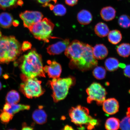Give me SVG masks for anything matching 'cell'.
<instances>
[{
	"label": "cell",
	"instance_id": "cell-5",
	"mask_svg": "<svg viewBox=\"0 0 130 130\" xmlns=\"http://www.w3.org/2000/svg\"><path fill=\"white\" fill-rule=\"evenodd\" d=\"M50 83L53 90V100L57 102L66 98L70 88L74 83V81L71 77L63 78L59 77L53 79Z\"/></svg>",
	"mask_w": 130,
	"mask_h": 130
},
{
	"label": "cell",
	"instance_id": "cell-26",
	"mask_svg": "<svg viewBox=\"0 0 130 130\" xmlns=\"http://www.w3.org/2000/svg\"><path fill=\"white\" fill-rule=\"evenodd\" d=\"M94 77L98 79H102L105 77L106 71L104 68L102 66L96 67L93 71Z\"/></svg>",
	"mask_w": 130,
	"mask_h": 130
},
{
	"label": "cell",
	"instance_id": "cell-10",
	"mask_svg": "<svg viewBox=\"0 0 130 130\" xmlns=\"http://www.w3.org/2000/svg\"><path fill=\"white\" fill-rule=\"evenodd\" d=\"M48 65L43 67L44 72L52 78H59L61 75L62 69L60 64L56 61H47Z\"/></svg>",
	"mask_w": 130,
	"mask_h": 130
},
{
	"label": "cell",
	"instance_id": "cell-32",
	"mask_svg": "<svg viewBox=\"0 0 130 130\" xmlns=\"http://www.w3.org/2000/svg\"><path fill=\"white\" fill-rule=\"evenodd\" d=\"M32 47L31 44L30 42L27 41L23 42L21 46L22 51L25 52L31 48Z\"/></svg>",
	"mask_w": 130,
	"mask_h": 130
},
{
	"label": "cell",
	"instance_id": "cell-3",
	"mask_svg": "<svg viewBox=\"0 0 130 130\" xmlns=\"http://www.w3.org/2000/svg\"><path fill=\"white\" fill-rule=\"evenodd\" d=\"M22 51L20 44L15 37H2L0 40V64H8L15 60Z\"/></svg>",
	"mask_w": 130,
	"mask_h": 130
},
{
	"label": "cell",
	"instance_id": "cell-27",
	"mask_svg": "<svg viewBox=\"0 0 130 130\" xmlns=\"http://www.w3.org/2000/svg\"><path fill=\"white\" fill-rule=\"evenodd\" d=\"M118 23L122 28H129L130 27V17L126 14L121 15L118 19Z\"/></svg>",
	"mask_w": 130,
	"mask_h": 130
},
{
	"label": "cell",
	"instance_id": "cell-18",
	"mask_svg": "<svg viewBox=\"0 0 130 130\" xmlns=\"http://www.w3.org/2000/svg\"><path fill=\"white\" fill-rule=\"evenodd\" d=\"M94 31L97 36L104 37L107 36L109 32V29L107 24L103 22H100L95 25Z\"/></svg>",
	"mask_w": 130,
	"mask_h": 130
},
{
	"label": "cell",
	"instance_id": "cell-25",
	"mask_svg": "<svg viewBox=\"0 0 130 130\" xmlns=\"http://www.w3.org/2000/svg\"><path fill=\"white\" fill-rule=\"evenodd\" d=\"M120 128L123 130H130V108H128L126 116L120 122Z\"/></svg>",
	"mask_w": 130,
	"mask_h": 130
},
{
	"label": "cell",
	"instance_id": "cell-9",
	"mask_svg": "<svg viewBox=\"0 0 130 130\" xmlns=\"http://www.w3.org/2000/svg\"><path fill=\"white\" fill-rule=\"evenodd\" d=\"M19 16L23 22L24 26L29 29L43 17L41 12L35 11H26L21 13Z\"/></svg>",
	"mask_w": 130,
	"mask_h": 130
},
{
	"label": "cell",
	"instance_id": "cell-35",
	"mask_svg": "<svg viewBox=\"0 0 130 130\" xmlns=\"http://www.w3.org/2000/svg\"><path fill=\"white\" fill-rule=\"evenodd\" d=\"M33 128L30 126H24L23 127L22 130H32Z\"/></svg>",
	"mask_w": 130,
	"mask_h": 130
},
{
	"label": "cell",
	"instance_id": "cell-29",
	"mask_svg": "<svg viewBox=\"0 0 130 130\" xmlns=\"http://www.w3.org/2000/svg\"><path fill=\"white\" fill-rule=\"evenodd\" d=\"M54 13L56 16H62L66 13V7L63 5L58 4L54 6L52 9Z\"/></svg>",
	"mask_w": 130,
	"mask_h": 130
},
{
	"label": "cell",
	"instance_id": "cell-12",
	"mask_svg": "<svg viewBox=\"0 0 130 130\" xmlns=\"http://www.w3.org/2000/svg\"><path fill=\"white\" fill-rule=\"evenodd\" d=\"M102 105L104 111L108 115H114L118 111L119 104L118 101L115 98L105 100Z\"/></svg>",
	"mask_w": 130,
	"mask_h": 130
},
{
	"label": "cell",
	"instance_id": "cell-38",
	"mask_svg": "<svg viewBox=\"0 0 130 130\" xmlns=\"http://www.w3.org/2000/svg\"><path fill=\"white\" fill-rule=\"evenodd\" d=\"M126 66L125 64H119V67L122 68H124Z\"/></svg>",
	"mask_w": 130,
	"mask_h": 130
},
{
	"label": "cell",
	"instance_id": "cell-40",
	"mask_svg": "<svg viewBox=\"0 0 130 130\" xmlns=\"http://www.w3.org/2000/svg\"><path fill=\"white\" fill-rule=\"evenodd\" d=\"M2 84L1 83V82H0V90H1L2 89Z\"/></svg>",
	"mask_w": 130,
	"mask_h": 130
},
{
	"label": "cell",
	"instance_id": "cell-7",
	"mask_svg": "<svg viewBox=\"0 0 130 130\" xmlns=\"http://www.w3.org/2000/svg\"><path fill=\"white\" fill-rule=\"evenodd\" d=\"M22 78L24 82L21 84L20 90L27 98L39 97L43 93L41 82L37 78Z\"/></svg>",
	"mask_w": 130,
	"mask_h": 130
},
{
	"label": "cell",
	"instance_id": "cell-11",
	"mask_svg": "<svg viewBox=\"0 0 130 130\" xmlns=\"http://www.w3.org/2000/svg\"><path fill=\"white\" fill-rule=\"evenodd\" d=\"M70 43L69 39H66L54 44L50 45L47 48L48 53L51 55L60 54L66 51Z\"/></svg>",
	"mask_w": 130,
	"mask_h": 130
},
{
	"label": "cell",
	"instance_id": "cell-31",
	"mask_svg": "<svg viewBox=\"0 0 130 130\" xmlns=\"http://www.w3.org/2000/svg\"><path fill=\"white\" fill-rule=\"evenodd\" d=\"M37 1L39 3L41 4L43 7H45L48 6L51 10L52 9L54 5L51 4L50 3L53 2L55 4L57 2V0H37Z\"/></svg>",
	"mask_w": 130,
	"mask_h": 130
},
{
	"label": "cell",
	"instance_id": "cell-19",
	"mask_svg": "<svg viewBox=\"0 0 130 130\" xmlns=\"http://www.w3.org/2000/svg\"><path fill=\"white\" fill-rule=\"evenodd\" d=\"M34 121L38 124H42L46 122L47 116L46 113L41 108L36 110L32 115Z\"/></svg>",
	"mask_w": 130,
	"mask_h": 130
},
{
	"label": "cell",
	"instance_id": "cell-37",
	"mask_svg": "<svg viewBox=\"0 0 130 130\" xmlns=\"http://www.w3.org/2000/svg\"><path fill=\"white\" fill-rule=\"evenodd\" d=\"M12 24L14 26H17L19 25V22L17 20L13 21Z\"/></svg>",
	"mask_w": 130,
	"mask_h": 130
},
{
	"label": "cell",
	"instance_id": "cell-16",
	"mask_svg": "<svg viewBox=\"0 0 130 130\" xmlns=\"http://www.w3.org/2000/svg\"><path fill=\"white\" fill-rule=\"evenodd\" d=\"M93 16L88 10L83 9L81 10L77 15L78 22L82 25H87L90 23L92 20Z\"/></svg>",
	"mask_w": 130,
	"mask_h": 130
},
{
	"label": "cell",
	"instance_id": "cell-36",
	"mask_svg": "<svg viewBox=\"0 0 130 130\" xmlns=\"http://www.w3.org/2000/svg\"><path fill=\"white\" fill-rule=\"evenodd\" d=\"M64 130H73L74 129H73L72 127L69 125H66L65 126L64 129Z\"/></svg>",
	"mask_w": 130,
	"mask_h": 130
},
{
	"label": "cell",
	"instance_id": "cell-1",
	"mask_svg": "<svg viewBox=\"0 0 130 130\" xmlns=\"http://www.w3.org/2000/svg\"><path fill=\"white\" fill-rule=\"evenodd\" d=\"M91 45L75 40L70 43L65 54L70 60V64L82 71L92 69L98 64Z\"/></svg>",
	"mask_w": 130,
	"mask_h": 130
},
{
	"label": "cell",
	"instance_id": "cell-23",
	"mask_svg": "<svg viewBox=\"0 0 130 130\" xmlns=\"http://www.w3.org/2000/svg\"><path fill=\"white\" fill-rule=\"evenodd\" d=\"M117 51L120 56L124 58L130 56V44L123 43L119 45L117 48Z\"/></svg>",
	"mask_w": 130,
	"mask_h": 130
},
{
	"label": "cell",
	"instance_id": "cell-2",
	"mask_svg": "<svg viewBox=\"0 0 130 130\" xmlns=\"http://www.w3.org/2000/svg\"><path fill=\"white\" fill-rule=\"evenodd\" d=\"M22 60L20 67L22 78L45 77L41 56L35 49L24 55Z\"/></svg>",
	"mask_w": 130,
	"mask_h": 130
},
{
	"label": "cell",
	"instance_id": "cell-6",
	"mask_svg": "<svg viewBox=\"0 0 130 130\" xmlns=\"http://www.w3.org/2000/svg\"><path fill=\"white\" fill-rule=\"evenodd\" d=\"M54 25L47 18H44L32 26L29 29L36 39L46 43L52 38L51 35Z\"/></svg>",
	"mask_w": 130,
	"mask_h": 130
},
{
	"label": "cell",
	"instance_id": "cell-39",
	"mask_svg": "<svg viewBox=\"0 0 130 130\" xmlns=\"http://www.w3.org/2000/svg\"><path fill=\"white\" fill-rule=\"evenodd\" d=\"M3 72V69L0 66V77H1L2 75Z\"/></svg>",
	"mask_w": 130,
	"mask_h": 130
},
{
	"label": "cell",
	"instance_id": "cell-21",
	"mask_svg": "<svg viewBox=\"0 0 130 130\" xmlns=\"http://www.w3.org/2000/svg\"><path fill=\"white\" fill-rule=\"evenodd\" d=\"M20 95L18 92L15 90H11L6 95V103L15 104L19 103L20 100Z\"/></svg>",
	"mask_w": 130,
	"mask_h": 130
},
{
	"label": "cell",
	"instance_id": "cell-34",
	"mask_svg": "<svg viewBox=\"0 0 130 130\" xmlns=\"http://www.w3.org/2000/svg\"><path fill=\"white\" fill-rule=\"evenodd\" d=\"M78 0H65L66 4L69 6H73L77 4Z\"/></svg>",
	"mask_w": 130,
	"mask_h": 130
},
{
	"label": "cell",
	"instance_id": "cell-24",
	"mask_svg": "<svg viewBox=\"0 0 130 130\" xmlns=\"http://www.w3.org/2000/svg\"><path fill=\"white\" fill-rule=\"evenodd\" d=\"M119 120L116 118L112 117L108 119L105 123L106 129L108 130H118L120 128Z\"/></svg>",
	"mask_w": 130,
	"mask_h": 130
},
{
	"label": "cell",
	"instance_id": "cell-15",
	"mask_svg": "<svg viewBox=\"0 0 130 130\" xmlns=\"http://www.w3.org/2000/svg\"><path fill=\"white\" fill-rule=\"evenodd\" d=\"M116 13L114 8L111 6H108L102 8L100 11V15L104 20L108 22L115 19Z\"/></svg>",
	"mask_w": 130,
	"mask_h": 130
},
{
	"label": "cell",
	"instance_id": "cell-4",
	"mask_svg": "<svg viewBox=\"0 0 130 130\" xmlns=\"http://www.w3.org/2000/svg\"><path fill=\"white\" fill-rule=\"evenodd\" d=\"M69 116L71 121L75 124L81 126L87 125L89 129H93L98 123L97 120L89 115L88 109L80 105L71 108Z\"/></svg>",
	"mask_w": 130,
	"mask_h": 130
},
{
	"label": "cell",
	"instance_id": "cell-22",
	"mask_svg": "<svg viewBox=\"0 0 130 130\" xmlns=\"http://www.w3.org/2000/svg\"><path fill=\"white\" fill-rule=\"evenodd\" d=\"M119 64L118 59L113 57L107 58L105 63L106 69L110 71H113L117 69L119 67Z\"/></svg>",
	"mask_w": 130,
	"mask_h": 130
},
{
	"label": "cell",
	"instance_id": "cell-30",
	"mask_svg": "<svg viewBox=\"0 0 130 130\" xmlns=\"http://www.w3.org/2000/svg\"><path fill=\"white\" fill-rule=\"evenodd\" d=\"M0 113V119L3 123H7L12 120L13 115L3 110Z\"/></svg>",
	"mask_w": 130,
	"mask_h": 130
},
{
	"label": "cell",
	"instance_id": "cell-41",
	"mask_svg": "<svg viewBox=\"0 0 130 130\" xmlns=\"http://www.w3.org/2000/svg\"><path fill=\"white\" fill-rule=\"evenodd\" d=\"M2 37V32L1 31V30H0V40H1Z\"/></svg>",
	"mask_w": 130,
	"mask_h": 130
},
{
	"label": "cell",
	"instance_id": "cell-13",
	"mask_svg": "<svg viewBox=\"0 0 130 130\" xmlns=\"http://www.w3.org/2000/svg\"><path fill=\"white\" fill-rule=\"evenodd\" d=\"M29 105L21 104H10L6 103L4 105L3 110L9 112L14 115L19 111L30 109Z\"/></svg>",
	"mask_w": 130,
	"mask_h": 130
},
{
	"label": "cell",
	"instance_id": "cell-33",
	"mask_svg": "<svg viewBox=\"0 0 130 130\" xmlns=\"http://www.w3.org/2000/svg\"><path fill=\"white\" fill-rule=\"evenodd\" d=\"M124 70V73L126 77L130 78V64L126 66Z\"/></svg>",
	"mask_w": 130,
	"mask_h": 130
},
{
	"label": "cell",
	"instance_id": "cell-8",
	"mask_svg": "<svg viewBox=\"0 0 130 130\" xmlns=\"http://www.w3.org/2000/svg\"><path fill=\"white\" fill-rule=\"evenodd\" d=\"M88 97L87 101L90 104L95 101L98 105H102L105 100L107 92L103 86L97 83H94L88 88L86 90Z\"/></svg>",
	"mask_w": 130,
	"mask_h": 130
},
{
	"label": "cell",
	"instance_id": "cell-14",
	"mask_svg": "<svg viewBox=\"0 0 130 130\" xmlns=\"http://www.w3.org/2000/svg\"><path fill=\"white\" fill-rule=\"evenodd\" d=\"M92 52L94 58L98 60L104 59L108 53V48L104 45L102 44L96 45L92 48Z\"/></svg>",
	"mask_w": 130,
	"mask_h": 130
},
{
	"label": "cell",
	"instance_id": "cell-20",
	"mask_svg": "<svg viewBox=\"0 0 130 130\" xmlns=\"http://www.w3.org/2000/svg\"><path fill=\"white\" fill-rule=\"evenodd\" d=\"M122 38L121 32L117 30L110 31L108 35V41L113 45H116L119 43L121 41Z\"/></svg>",
	"mask_w": 130,
	"mask_h": 130
},
{
	"label": "cell",
	"instance_id": "cell-42",
	"mask_svg": "<svg viewBox=\"0 0 130 130\" xmlns=\"http://www.w3.org/2000/svg\"><path fill=\"white\" fill-rule=\"evenodd\" d=\"M118 1H121V0H118Z\"/></svg>",
	"mask_w": 130,
	"mask_h": 130
},
{
	"label": "cell",
	"instance_id": "cell-17",
	"mask_svg": "<svg viewBox=\"0 0 130 130\" xmlns=\"http://www.w3.org/2000/svg\"><path fill=\"white\" fill-rule=\"evenodd\" d=\"M13 19L10 14L6 12L0 14V26L4 28H8L12 25Z\"/></svg>",
	"mask_w": 130,
	"mask_h": 130
},
{
	"label": "cell",
	"instance_id": "cell-28",
	"mask_svg": "<svg viewBox=\"0 0 130 130\" xmlns=\"http://www.w3.org/2000/svg\"><path fill=\"white\" fill-rule=\"evenodd\" d=\"M18 0H0V9L6 10L8 8L13 7Z\"/></svg>",
	"mask_w": 130,
	"mask_h": 130
}]
</instances>
